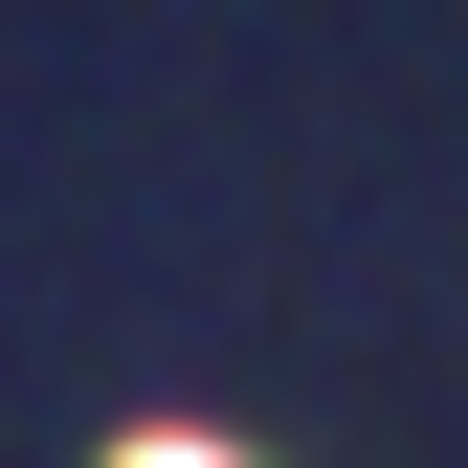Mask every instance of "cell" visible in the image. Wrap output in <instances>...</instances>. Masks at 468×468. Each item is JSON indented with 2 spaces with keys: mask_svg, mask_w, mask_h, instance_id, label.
<instances>
[{
  "mask_svg": "<svg viewBox=\"0 0 468 468\" xmlns=\"http://www.w3.org/2000/svg\"><path fill=\"white\" fill-rule=\"evenodd\" d=\"M134 468H246V446H134Z\"/></svg>",
  "mask_w": 468,
  "mask_h": 468,
  "instance_id": "obj_1",
  "label": "cell"
}]
</instances>
